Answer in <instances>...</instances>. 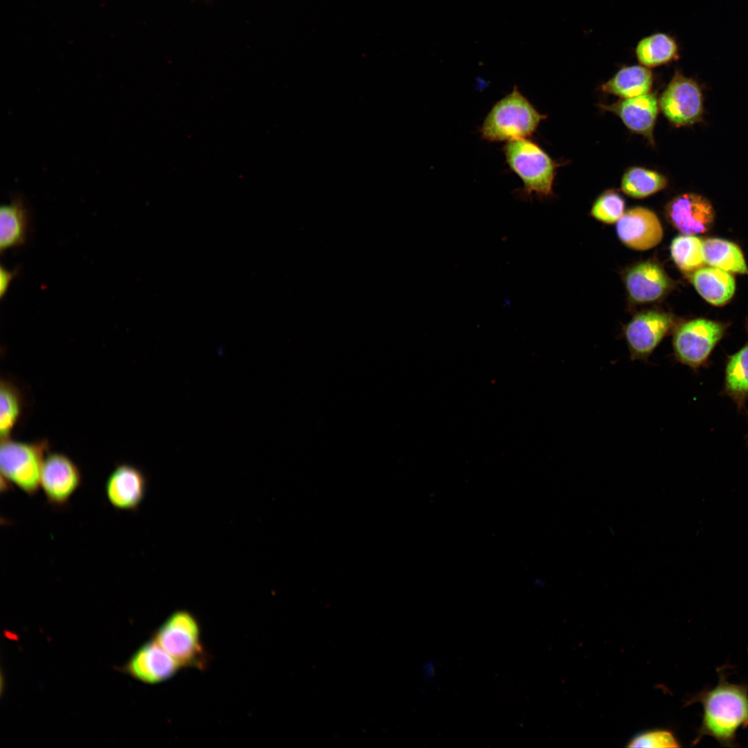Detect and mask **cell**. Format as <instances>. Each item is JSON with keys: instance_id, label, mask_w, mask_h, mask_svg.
Here are the masks:
<instances>
[{"instance_id": "obj_4", "label": "cell", "mask_w": 748, "mask_h": 748, "mask_svg": "<svg viewBox=\"0 0 748 748\" xmlns=\"http://www.w3.org/2000/svg\"><path fill=\"white\" fill-rule=\"evenodd\" d=\"M48 449L46 440L24 443L10 438L1 439V485L6 489L15 485L29 496L40 488L42 465Z\"/></svg>"}, {"instance_id": "obj_27", "label": "cell", "mask_w": 748, "mask_h": 748, "mask_svg": "<svg viewBox=\"0 0 748 748\" xmlns=\"http://www.w3.org/2000/svg\"><path fill=\"white\" fill-rule=\"evenodd\" d=\"M17 271H10L1 265L0 267V296L2 299L7 292L12 279L17 275Z\"/></svg>"}, {"instance_id": "obj_21", "label": "cell", "mask_w": 748, "mask_h": 748, "mask_svg": "<svg viewBox=\"0 0 748 748\" xmlns=\"http://www.w3.org/2000/svg\"><path fill=\"white\" fill-rule=\"evenodd\" d=\"M702 251L706 264L729 273L748 274L747 265L740 247L720 238L703 240Z\"/></svg>"}, {"instance_id": "obj_16", "label": "cell", "mask_w": 748, "mask_h": 748, "mask_svg": "<svg viewBox=\"0 0 748 748\" xmlns=\"http://www.w3.org/2000/svg\"><path fill=\"white\" fill-rule=\"evenodd\" d=\"M746 328L748 336V322ZM720 395L731 399L738 411L746 409L748 400V339L738 350L726 356Z\"/></svg>"}, {"instance_id": "obj_18", "label": "cell", "mask_w": 748, "mask_h": 748, "mask_svg": "<svg viewBox=\"0 0 748 748\" xmlns=\"http://www.w3.org/2000/svg\"><path fill=\"white\" fill-rule=\"evenodd\" d=\"M29 229V215L24 200L16 197L0 209V250L24 245Z\"/></svg>"}, {"instance_id": "obj_23", "label": "cell", "mask_w": 748, "mask_h": 748, "mask_svg": "<svg viewBox=\"0 0 748 748\" xmlns=\"http://www.w3.org/2000/svg\"><path fill=\"white\" fill-rule=\"evenodd\" d=\"M702 244L703 240L694 235H679L673 240L671 257L681 271L693 272L702 267L705 264Z\"/></svg>"}, {"instance_id": "obj_17", "label": "cell", "mask_w": 748, "mask_h": 748, "mask_svg": "<svg viewBox=\"0 0 748 748\" xmlns=\"http://www.w3.org/2000/svg\"><path fill=\"white\" fill-rule=\"evenodd\" d=\"M691 282L706 301L717 306L729 301L736 290L735 280L729 272L711 266L693 271Z\"/></svg>"}, {"instance_id": "obj_22", "label": "cell", "mask_w": 748, "mask_h": 748, "mask_svg": "<svg viewBox=\"0 0 748 748\" xmlns=\"http://www.w3.org/2000/svg\"><path fill=\"white\" fill-rule=\"evenodd\" d=\"M666 185L667 180L664 175L639 167L628 169L621 180L622 190L634 198L650 196L664 189Z\"/></svg>"}, {"instance_id": "obj_11", "label": "cell", "mask_w": 748, "mask_h": 748, "mask_svg": "<svg viewBox=\"0 0 748 748\" xmlns=\"http://www.w3.org/2000/svg\"><path fill=\"white\" fill-rule=\"evenodd\" d=\"M666 210L671 224L683 234L705 233L714 222L715 213L711 202L695 193L677 196L668 204Z\"/></svg>"}, {"instance_id": "obj_12", "label": "cell", "mask_w": 748, "mask_h": 748, "mask_svg": "<svg viewBox=\"0 0 748 748\" xmlns=\"http://www.w3.org/2000/svg\"><path fill=\"white\" fill-rule=\"evenodd\" d=\"M619 239L630 248L644 251L661 241L663 229L657 215L643 207H635L624 213L616 224Z\"/></svg>"}, {"instance_id": "obj_1", "label": "cell", "mask_w": 748, "mask_h": 748, "mask_svg": "<svg viewBox=\"0 0 748 748\" xmlns=\"http://www.w3.org/2000/svg\"><path fill=\"white\" fill-rule=\"evenodd\" d=\"M718 673L717 686L702 689L684 702V706L700 703L703 707L702 722L692 745L710 736L722 747H736L737 731L748 727V683H729L724 670L720 668Z\"/></svg>"}, {"instance_id": "obj_19", "label": "cell", "mask_w": 748, "mask_h": 748, "mask_svg": "<svg viewBox=\"0 0 748 748\" xmlns=\"http://www.w3.org/2000/svg\"><path fill=\"white\" fill-rule=\"evenodd\" d=\"M634 53L641 65L649 69L677 60L679 48L672 35L654 33L641 38L636 45Z\"/></svg>"}, {"instance_id": "obj_20", "label": "cell", "mask_w": 748, "mask_h": 748, "mask_svg": "<svg viewBox=\"0 0 748 748\" xmlns=\"http://www.w3.org/2000/svg\"><path fill=\"white\" fill-rule=\"evenodd\" d=\"M653 76L651 71L642 65L622 67L601 89L608 93L623 98L648 93L652 88Z\"/></svg>"}, {"instance_id": "obj_9", "label": "cell", "mask_w": 748, "mask_h": 748, "mask_svg": "<svg viewBox=\"0 0 748 748\" xmlns=\"http://www.w3.org/2000/svg\"><path fill=\"white\" fill-rule=\"evenodd\" d=\"M81 483L80 470L68 456L57 452L46 454L41 471L40 488L50 505L66 506Z\"/></svg>"}, {"instance_id": "obj_26", "label": "cell", "mask_w": 748, "mask_h": 748, "mask_svg": "<svg viewBox=\"0 0 748 748\" xmlns=\"http://www.w3.org/2000/svg\"><path fill=\"white\" fill-rule=\"evenodd\" d=\"M627 747L664 748L679 747L681 745L674 733L668 729H652L634 736Z\"/></svg>"}, {"instance_id": "obj_8", "label": "cell", "mask_w": 748, "mask_h": 748, "mask_svg": "<svg viewBox=\"0 0 748 748\" xmlns=\"http://www.w3.org/2000/svg\"><path fill=\"white\" fill-rule=\"evenodd\" d=\"M674 326L672 316L657 311L636 314L624 328L632 361L647 362Z\"/></svg>"}, {"instance_id": "obj_14", "label": "cell", "mask_w": 748, "mask_h": 748, "mask_svg": "<svg viewBox=\"0 0 748 748\" xmlns=\"http://www.w3.org/2000/svg\"><path fill=\"white\" fill-rule=\"evenodd\" d=\"M603 107L618 115L631 131L643 135L651 142L653 141V128L659 111L655 95L646 93L624 98Z\"/></svg>"}, {"instance_id": "obj_25", "label": "cell", "mask_w": 748, "mask_h": 748, "mask_svg": "<svg viewBox=\"0 0 748 748\" xmlns=\"http://www.w3.org/2000/svg\"><path fill=\"white\" fill-rule=\"evenodd\" d=\"M624 211L623 199L616 193L607 191L596 200L591 213L594 217L601 222L614 223L622 217Z\"/></svg>"}, {"instance_id": "obj_15", "label": "cell", "mask_w": 748, "mask_h": 748, "mask_svg": "<svg viewBox=\"0 0 748 748\" xmlns=\"http://www.w3.org/2000/svg\"><path fill=\"white\" fill-rule=\"evenodd\" d=\"M625 285L631 299L637 303L654 301L670 287V280L657 264L645 262L632 267L626 274Z\"/></svg>"}, {"instance_id": "obj_2", "label": "cell", "mask_w": 748, "mask_h": 748, "mask_svg": "<svg viewBox=\"0 0 748 748\" xmlns=\"http://www.w3.org/2000/svg\"><path fill=\"white\" fill-rule=\"evenodd\" d=\"M515 86L492 107L481 126V138L488 142H509L530 137L545 118Z\"/></svg>"}, {"instance_id": "obj_6", "label": "cell", "mask_w": 748, "mask_h": 748, "mask_svg": "<svg viewBox=\"0 0 748 748\" xmlns=\"http://www.w3.org/2000/svg\"><path fill=\"white\" fill-rule=\"evenodd\" d=\"M727 323L705 318H697L680 324L673 338L675 360L698 372L707 367L712 353L724 337Z\"/></svg>"}, {"instance_id": "obj_10", "label": "cell", "mask_w": 748, "mask_h": 748, "mask_svg": "<svg viewBox=\"0 0 748 748\" xmlns=\"http://www.w3.org/2000/svg\"><path fill=\"white\" fill-rule=\"evenodd\" d=\"M148 481L144 473L128 463L117 465L108 476L105 492L118 510H136L145 498Z\"/></svg>"}, {"instance_id": "obj_28", "label": "cell", "mask_w": 748, "mask_h": 748, "mask_svg": "<svg viewBox=\"0 0 748 748\" xmlns=\"http://www.w3.org/2000/svg\"><path fill=\"white\" fill-rule=\"evenodd\" d=\"M746 439H747V444L748 445V431H747V436H746Z\"/></svg>"}, {"instance_id": "obj_5", "label": "cell", "mask_w": 748, "mask_h": 748, "mask_svg": "<svg viewBox=\"0 0 748 748\" xmlns=\"http://www.w3.org/2000/svg\"><path fill=\"white\" fill-rule=\"evenodd\" d=\"M154 640L181 668L204 669L208 658L201 641V629L189 611L174 612L155 632Z\"/></svg>"}, {"instance_id": "obj_3", "label": "cell", "mask_w": 748, "mask_h": 748, "mask_svg": "<svg viewBox=\"0 0 748 748\" xmlns=\"http://www.w3.org/2000/svg\"><path fill=\"white\" fill-rule=\"evenodd\" d=\"M506 162L523 183L517 195L527 200L535 194L540 197L553 193L557 165L538 144L529 139L506 143L502 148Z\"/></svg>"}, {"instance_id": "obj_24", "label": "cell", "mask_w": 748, "mask_h": 748, "mask_svg": "<svg viewBox=\"0 0 748 748\" xmlns=\"http://www.w3.org/2000/svg\"><path fill=\"white\" fill-rule=\"evenodd\" d=\"M21 407L22 397L18 388L10 382L1 380L0 385L1 439L10 438L11 431L20 416Z\"/></svg>"}, {"instance_id": "obj_13", "label": "cell", "mask_w": 748, "mask_h": 748, "mask_svg": "<svg viewBox=\"0 0 748 748\" xmlns=\"http://www.w3.org/2000/svg\"><path fill=\"white\" fill-rule=\"evenodd\" d=\"M181 668L154 639L141 647L127 664L130 675L148 684L166 682L176 675Z\"/></svg>"}, {"instance_id": "obj_7", "label": "cell", "mask_w": 748, "mask_h": 748, "mask_svg": "<svg viewBox=\"0 0 748 748\" xmlns=\"http://www.w3.org/2000/svg\"><path fill=\"white\" fill-rule=\"evenodd\" d=\"M659 107L674 125H693L701 119L703 114L700 87L694 80L675 71L660 98Z\"/></svg>"}]
</instances>
